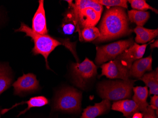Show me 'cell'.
I'll return each instance as SVG.
<instances>
[{
  "label": "cell",
  "instance_id": "obj_23",
  "mask_svg": "<svg viewBox=\"0 0 158 118\" xmlns=\"http://www.w3.org/2000/svg\"><path fill=\"white\" fill-rule=\"evenodd\" d=\"M99 29L95 26H90L83 28L81 31L82 40L86 42L95 40L100 36Z\"/></svg>",
  "mask_w": 158,
  "mask_h": 118
},
{
  "label": "cell",
  "instance_id": "obj_15",
  "mask_svg": "<svg viewBox=\"0 0 158 118\" xmlns=\"http://www.w3.org/2000/svg\"><path fill=\"white\" fill-rule=\"evenodd\" d=\"M134 96H133V100L138 106L139 112H143L147 109L149 106V104L147 103V99L148 98L149 91L148 87H133Z\"/></svg>",
  "mask_w": 158,
  "mask_h": 118
},
{
  "label": "cell",
  "instance_id": "obj_27",
  "mask_svg": "<svg viewBox=\"0 0 158 118\" xmlns=\"http://www.w3.org/2000/svg\"><path fill=\"white\" fill-rule=\"evenodd\" d=\"M151 107L154 109L156 112V115L158 116V95H154L153 96L151 97V101H150V104Z\"/></svg>",
  "mask_w": 158,
  "mask_h": 118
},
{
  "label": "cell",
  "instance_id": "obj_24",
  "mask_svg": "<svg viewBox=\"0 0 158 118\" xmlns=\"http://www.w3.org/2000/svg\"><path fill=\"white\" fill-rule=\"evenodd\" d=\"M131 4L133 10L145 11L148 10H151L156 14H158V10L150 6L144 0H129L128 1Z\"/></svg>",
  "mask_w": 158,
  "mask_h": 118
},
{
  "label": "cell",
  "instance_id": "obj_2",
  "mask_svg": "<svg viewBox=\"0 0 158 118\" xmlns=\"http://www.w3.org/2000/svg\"><path fill=\"white\" fill-rule=\"evenodd\" d=\"M135 80H107L98 85L97 90L101 98L118 101L130 98Z\"/></svg>",
  "mask_w": 158,
  "mask_h": 118
},
{
  "label": "cell",
  "instance_id": "obj_9",
  "mask_svg": "<svg viewBox=\"0 0 158 118\" xmlns=\"http://www.w3.org/2000/svg\"><path fill=\"white\" fill-rule=\"evenodd\" d=\"M14 87V94L16 96H23L27 93H33L37 91L40 87L39 81L33 73L24 74L12 84Z\"/></svg>",
  "mask_w": 158,
  "mask_h": 118
},
{
  "label": "cell",
  "instance_id": "obj_16",
  "mask_svg": "<svg viewBox=\"0 0 158 118\" xmlns=\"http://www.w3.org/2000/svg\"><path fill=\"white\" fill-rule=\"evenodd\" d=\"M135 33V41L138 43L144 45L158 36V29H148L143 26H137L134 29Z\"/></svg>",
  "mask_w": 158,
  "mask_h": 118
},
{
  "label": "cell",
  "instance_id": "obj_4",
  "mask_svg": "<svg viewBox=\"0 0 158 118\" xmlns=\"http://www.w3.org/2000/svg\"><path fill=\"white\" fill-rule=\"evenodd\" d=\"M82 93L74 88H64L58 92L54 100V111L78 113L81 111Z\"/></svg>",
  "mask_w": 158,
  "mask_h": 118
},
{
  "label": "cell",
  "instance_id": "obj_18",
  "mask_svg": "<svg viewBox=\"0 0 158 118\" xmlns=\"http://www.w3.org/2000/svg\"><path fill=\"white\" fill-rule=\"evenodd\" d=\"M69 11L63 19L62 27L64 34L71 35L74 32H79V28L77 20L72 10L69 8Z\"/></svg>",
  "mask_w": 158,
  "mask_h": 118
},
{
  "label": "cell",
  "instance_id": "obj_1",
  "mask_svg": "<svg viewBox=\"0 0 158 118\" xmlns=\"http://www.w3.org/2000/svg\"><path fill=\"white\" fill-rule=\"evenodd\" d=\"M125 9L121 7H112L106 11L99 26L100 36L95 43L111 40L132 32Z\"/></svg>",
  "mask_w": 158,
  "mask_h": 118
},
{
  "label": "cell",
  "instance_id": "obj_29",
  "mask_svg": "<svg viewBox=\"0 0 158 118\" xmlns=\"http://www.w3.org/2000/svg\"><path fill=\"white\" fill-rule=\"evenodd\" d=\"M150 47H151V49H153L154 48H158V40H156L153 43H152L150 45Z\"/></svg>",
  "mask_w": 158,
  "mask_h": 118
},
{
  "label": "cell",
  "instance_id": "obj_7",
  "mask_svg": "<svg viewBox=\"0 0 158 118\" xmlns=\"http://www.w3.org/2000/svg\"><path fill=\"white\" fill-rule=\"evenodd\" d=\"M69 3V8L73 11L74 16L77 20L79 27V39L82 41L81 31L86 27L95 26L99 21L101 15L91 8H85L81 10H77L73 7L72 1H66Z\"/></svg>",
  "mask_w": 158,
  "mask_h": 118
},
{
  "label": "cell",
  "instance_id": "obj_26",
  "mask_svg": "<svg viewBox=\"0 0 158 118\" xmlns=\"http://www.w3.org/2000/svg\"><path fill=\"white\" fill-rule=\"evenodd\" d=\"M143 118H158L154 109L149 105L145 111L142 112Z\"/></svg>",
  "mask_w": 158,
  "mask_h": 118
},
{
  "label": "cell",
  "instance_id": "obj_11",
  "mask_svg": "<svg viewBox=\"0 0 158 118\" xmlns=\"http://www.w3.org/2000/svg\"><path fill=\"white\" fill-rule=\"evenodd\" d=\"M152 55L141 58L134 62L129 71V79H140L146 72L152 71Z\"/></svg>",
  "mask_w": 158,
  "mask_h": 118
},
{
  "label": "cell",
  "instance_id": "obj_10",
  "mask_svg": "<svg viewBox=\"0 0 158 118\" xmlns=\"http://www.w3.org/2000/svg\"><path fill=\"white\" fill-rule=\"evenodd\" d=\"M149 43L139 45L137 43H134L130 47L127 49L117 58L131 67L132 64L136 60L142 58L146 50V47Z\"/></svg>",
  "mask_w": 158,
  "mask_h": 118
},
{
  "label": "cell",
  "instance_id": "obj_12",
  "mask_svg": "<svg viewBox=\"0 0 158 118\" xmlns=\"http://www.w3.org/2000/svg\"><path fill=\"white\" fill-rule=\"evenodd\" d=\"M39 3L38 9L33 18L32 29L36 33L45 35H47L48 31L44 9V1L40 0Z\"/></svg>",
  "mask_w": 158,
  "mask_h": 118
},
{
  "label": "cell",
  "instance_id": "obj_3",
  "mask_svg": "<svg viewBox=\"0 0 158 118\" xmlns=\"http://www.w3.org/2000/svg\"><path fill=\"white\" fill-rule=\"evenodd\" d=\"M15 32L25 33L27 36L31 38L34 43V47L32 50L33 54L43 56L46 61V67L48 70H50L48 62L49 55L56 47L60 45H64L65 43L59 41L48 35H42L36 33L24 23H21L20 27L15 29Z\"/></svg>",
  "mask_w": 158,
  "mask_h": 118
},
{
  "label": "cell",
  "instance_id": "obj_28",
  "mask_svg": "<svg viewBox=\"0 0 158 118\" xmlns=\"http://www.w3.org/2000/svg\"><path fill=\"white\" fill-rule=\"evenodd\" d=\"M132 118H143V114L140 112H136L133 115Z\"/></svg>",
  "mask_w": 158,
  "mask_h": 118
},
{
  "label": "cell",
  "instance_id": "obj_6",
  "mask_svg": "<svg viewBox=\"0 0 158 118\" xmlns=\"http://www.w3.org/2000/svg\"><path fill=\"white\" fill-rule=\"evenodd\" d=\"M133 39L120 40L105 46L97 47L95 63L98 65L114 60L118 56L134 44Z\"/></svg>",
  "mask_w": 158,
  "mask_h": 118
},
{
  "label": "cell",
  "instance_id": "obj_21",
  "mask_svg": "<svg viewBox=\"0 0 158 118\" xmlns=\"http://www.w3.org/2000/svg\"><path fill=\"white\" fill-rule=\"evenodd\" d=\"M73 5L74 8L77 10L91 8L100 15H102L103 9V6L96 2L94 0H76Z\"/></svg>",
  "mask_w": 158,
  "mask_h": 118
},
{
  "label": "cell",
  "instance_id": "obj_5",
  "mask_svg": "<svg viewBox=\"0 0 158 118\" xmlns=\"http://www.w3.org/2000/svg\"><path fill=\"white\" fill-rule=\"evenodd\" d=\"M71 68L73 82L81 89H85L88 82L97 74V67L88 58L82 63H73Z\"/></svg>",
  "mask_w": 158,
  "mask_h": 118
},
{
  "label": "cell",
  "instance_id": "obj_30",
  "mask_svg": "<svg viewBox=\"0 0 158 118\" xmlns=\"http://www.w3.org/2000/svg\"><path fill=\"white\" fill-rule=\"evenodd\" d=\"M2 109L0 107V118H1V115H2Z\"/></svg>",
  "mask_w": 158,
  "mask_h": 118
},
{
  "label": "cell",
  "instance_id": "obj_20",
  "mask_svg": "<svg viewBox=\"0 0 158 118\" xmlns=\"http://www.w3.org/2000/svg\"><path fill=\"white\" fill-rule=\"evenodd\" d=\"M129 21L135 23L137 26H143L150 18V13L148 11L132 10L128 11Z\"/></svg>",
  "mask_w": 158,
  "mask_h": 118
},
{
  "label": "cell",
  "instance_id": "obj_22",
  "mask_svg": "<svg viewBox=\"0 0 158 118\" xmlns=\"http://www.w3.org/2000/svg\"><path fill=\"white\" fill-rule=\"evenodd\" d=\"M12 82V78L9 69L0 65V95L8 89Z\"/></svg>",
  "mask_w": 158,
  "mask_h": 118
},
{
  "label": "cell",
  "instance_id": "obj_25",
  "mask_svg": "<svg viewBox=\"0 0 158 118\" xmlns=\"http://www.w3.org/2000/svg\"><path fill=\"white\" fill-rule=\"evenodd\" d=\"M95 1L102 6L106 7H121L124 9L128 8V1L126 0H95Z\"/></svg>",
  "mask_w": 158,
  "mask_h": 118
},
{
  "label": "cell",
  "instance_id": "obj_8",
  "mask_svg": "<svg viewBox=\"0 0 158 118\" xmlns=\"http://www.w3.org/2000/svg\"><path fill=\"white\" fill-rule=\"evenodd\" d=\"M102 74L110 79H121L124 80L129 79V71L130 68L125 62L116 58L114 60L103 64L100 66Z\"/></svg>",
  "mask_w": 158,
  "mask_h": 118
},
{
  "label": "cell",
  "instance_id": "obj_14",
  "mask_svg": "<svg viewBox=\"0 0 158 118\" xmlns=\"http://www.w3.org/2000/svg\"><path fill=\"white\" fill-rule=\"evenodd\" d=\"M111 109L122 112L123 116L127 118H132L135 113L139 112L136 104L130 99H124L114 102L112 105Z\"/></svg>",
  "mask_w": 158,
  "mask_h": 118
},
{
  "label": "cell",
  "instance_id": "obj_13",
  "mask_svg": "<svg viewBox=\"0 0 158 118\" xmlns=\"http://www.w3.org/2000/svg\"><path fill=\"white\" fill-rule=\"evenodd\" d=\"M111 107L110 101L104 99L100 103H96L93 106H88L84 109L81 118H96L108 112Z\"/></svg>",
  "mask_w": 158,
  "mask_h": 118
},
{
  "label": "cell",
  "instance_id": "obj_19",
  "mask_svg": "<svg viewBox=\"0 0 158 118\" xmlns=\"http://www.w3.org/2000/svg\"><path fill=\"white\" fill-rule=\"evenodd\" d=\"M140 80L145 83L147 87L150 88L149 94L158 95V68L154 71L145 74Z\"/></svg>",
  "mask_w": 158,
  "mask_h": 118
},
{
  "label": "cell",
  "instance_id": "obj_17",
  "mask_svg": "<svg viewBox=\"0 0 158 118\" xmlns=\"http://www.w3.org/2000/svg\"><path fill=\"white\" fill-rule=\"evenodd\" d=\"M27 104V108L25 110L20 112L18 116L24 114L31 108H34V107H41L45 106V105L48 104L49 101L46 97L43 96H39L32 97L30 100L26 101V102H23L20 103L16 104L10 109H3V110H2V114L3 115L4 113H6V112L10 110V109L14 108V107H16L18 105H20V104Z\"/></svg>",
  "mask_w": 158,
  "mask_h": 118
}]
</instances>
